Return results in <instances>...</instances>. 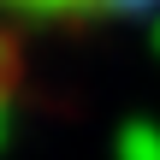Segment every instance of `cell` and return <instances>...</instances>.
<instances>
[{"label":"cell","instance_id":"1","mask_svg":"<svg viewBox=\"0 0 160 160\" xmlns=\"http://www.w3.org/2000/svg\"><path fill=\"white\" fill-rule=\"evenodd\" d=\"M160 0H0V18H24V24H107V18H131L148 12Z\"/></svg>","mask_w":160,"mask_h":160}]
</instances>
